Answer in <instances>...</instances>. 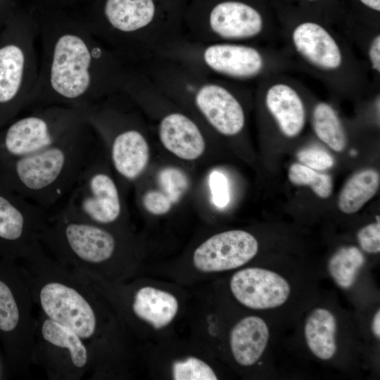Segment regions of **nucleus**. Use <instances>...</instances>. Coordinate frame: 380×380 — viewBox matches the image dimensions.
<instances>
[{"mask_svg":"<svg viewBox=\"0 0 380 380\" xmlns=\"http://www.w3.org/2000/svg\"><path fill=\"white\" fill-rule=\"evenodd\" d=\"M38 34L39 72L29 108H89L122 89L129 65L87 27H39Z\"/></svg>","mask_w":380,"mask_h":380,"instance_id":"1","label":"nucleus"},{"mask_svg":"<svg viewBox=\"0 0 380 380\" xmlns=\"http://www.w3.org/2000/svg\"><path fill=\"white\" fill-rule=\"evenodd\" d=\"M99 137L87 120L50 146L0 163V184L48 213L66 198L97 154Z\"/></svg>","mask_w":380,"mask_h":380,"instance_id":"2","label":"nucleus"},{"mask_svg":"<svg viewBox=\"0 0 380 380\" xmlns=\"http://www.w3.org/2000/svg\"><path fill=\"white\" fill-rule=\"evenodd\" d=\"M185 0H105L102 18L87 26L129 65L156 57L185 37Z\"/></svg>","mask_w":380,"mask_h":380,"instance_id":"3","label":"nucleus"},{"mask_svg":"<svg viewBox=\"0 0 380 380\" xmlns=\"http://www.w3.org/2000/svg\"><path fill=\"white\" fill-rule=\"evenodd\" d=\"M331 25L311 18L281 20V48L294 69L336 95L360 97L372 88L368 73L348 42Z\"/></svg>","mask_w":380,"mask_h":380,"instance_id":"4","label":"nucleus"},{"mask_svg":"<svg viewBox=\"0 0 380 380\" xmlns=\"http://www.w3.org/2000/svg\"><path fill=\"white\" fill-rule=\"evenodd\" d=\"M143 70L166 96L174 102L192 108L220 135L235 137L245 128L243 99L250 94L248 85L213 77L165 57L148 61Z\"/></svg>","mask_w":380,"mask_h":380,"instance_id":"5","label":"nucleus"},{"mask_svg":"<svg viewBox=\"0 0 380 380\" xmlns=\"http://www.w3.org/2000/svg\"><path fill=\"white\" fill-rule=\"evenodd\" d=\"M158 56L184 63L215 77L247 85L294 69L281 47L253 43L198 42L184 37Z\"/></svg>","mask_w":380,"mask_h":380,"instance_id":"6","label":"nucleus"},{"mask_svg":"<svg viewBox=\"0 0 380 380\" xmlns=\"http://www.w3.org/2000/svg\"><path fill=\"white\" fill-rule=\"evenodd\" d=\"M185 37L198 42H232L277 46L279 25L247 0H191L184 15Z\"/></svg>","mask_w":380,"mask_h":380,"instance_id":"7","label":"nucleus"},{"mask_svg":"<svg viewBox=\"0 0 380 380\" xmlns=\"http://www.w3.org/2000/svg\"><path fill=\"white\" fill-rule=\"evenodd\" d=\"M87 108L61 105L36 106L0 131V163L37 153L87 120Z\"/></svg>","mask_w":380,"mask_h":380,"instance_id":"8","label":"nucleus"},{"mask_svg":"<svg viewBox=\"0 0 380 380\" xmlns=\"http://www.w3.org/2000/svg\"><path fill=\"white\" fill-rule=\"evenodd\" d=\"M119 91L87 109V119L99 137L108 142L110 160L122 179L134 181L146 169L149 145L120 105Z\"/></svg>","mask_w":380,"mask_h":380,"instance_id":"9","label":"nucleus"},{"mask_svg":"<svg viewBox=\"0 0 380 380\" xmlns=\"http://www.w3.org/2000/svg\"><path fill=\"white\" fill-rule=\"evenodd\" d=\"M105 167L99 156L94 158L49 216L99 226L117 222L122 214V201L115 181Z\"/></svg>","mask_w":380,"mask_h":380,"instance_id":"10","label":"nucleus"},{"mask_svg":"<svg viewBox=\"0 0 380 380\" xmlns=\"http://www.w3.org/2000/svg\"><path fill=\"white\" fill-rule=\"evenodd\" d=\"M39 65L37 27L23 45L10 43L0 48V127L20 111L29 108Z\"/></svg>","mask_w":380,"mask_h":380,"instance_id":"11","label":"nucleus"},{"mask_svg":"<svg viewBox=\"0 0 380 380\" xmlns=\"http://www.w3.org/2000/svg\"><path fill=\"white\" fill-rule=\"evenodd\" d=\"M255 85L256 95L280 133L289 139L300 135L306 124L308 88L286 73L272 75Z\"/></svg>","mask_w":380,"mask_h":380,"instance_id":"12","label":"nucleus"},{"mask_svg":"<svg viewBox=\"0 0 380 380\" xmlns=\"http://www.w3.org/2000/svg\"><path fill=\"white\" fill-rule=\"evenodd\" d=\"M258 242L253 235L239 229L215 234L194 251L193 263L204 272L236 269L258 253Z\"/></svg>","mask_w":380,"mask_h":380,"instance_id":"13","label":"nucleus"},{"mask_svg":"<svg viewBox=\"0 0 380 380\" xmlns=\"http://www.w3.org/2000/svg\"><path fill=\"white\" fill-rule=\"evenodd\" d=\"M229 288L239 303L253 310L279 308L291 293V286L282 275L258 267L236 272L230 279Z\"/></svg>","mask_w":380,"mask_h":380,"instance_id":"14","label":"nucleus"},{"mask_svg":"<svg viewBox=\"0 0 380 380\" xmlns=\"http://www.w3.org/2000/svg\"><path fill=\"white\" fill-rule=\"evenodd\" d=\"M41 305L49 319L89 338L94 332L96 317L85 298L76 290L61 283H49L40 291Z\"/></svg>","mask_w":380,"mask_h":380,"instance_id":"15","label":"nucleus"},{"mask_svg":"<svg viewBox=\"0 0 380 380\" xmlns=\"http://www.w3.org/2000/svg\"><path fill=\"white\" fill-rule=\"evenodd\" d=\"M157 131L162 145L181 159L196 160L205 151L206 143L201 128L191 115L179 109L161 113Z\"/></svg>","mask_w":380,"mask_h":380,"instance_id":"16","label":"nucleus"},{"mask_svg":"<svg viewBox=\"0 0 380 380\" xmlns=\"http://www.w3.org/2000/svg\"><path fill=\"white\" fill-rule=\"evenodd\" d=\"M48 218L44 209L0 184V248L20 244L30 228Z\"/></svg>","mask_w":380,"mask_h":380,"instance_id":"17","label":"nucleus"},{"mask_svg":"<svg viewBox=\"0 0 380 380\" xmlns=\"http://www.w3.org/2000/svg\"><path fill=\"white\" fill-rule=\"evenodd\" d=\"M64 243L78 258L91 263L110 259L116 249L114 236L99 225L56 217Z\"/></svg>","mask_w":380,"mask_h":380,"instance_id":"18","label":"nucleus"},{"mask_svg":"<svg viewBox=\"0 0 380 380\" xmlns=\"http://www.w3.org/2000/svg\"><path fill=\"white\" fill-rule=\"evenodd\" d=\"M270 340L266 322L255 315L245 317L232 329L229 346L235 361L243 367L255 365L262 357Z\"/></svg>","mask_w":380,"mask_h":380,"instance_id":"19","label":"nucleus"},{"mask_svg":"<svg viewBox=\"0 0 380 380\" xmlns=\"http://www.w3.org/2000/svg\"><path fill=\"white\" fill-rule=\"evenodd\" d=\"M338 323L331 310L323 307L314 308L305 319L304 338L312 355L317 359L331 360L337 352Z\"/></svg>","mask_w":380,"mask_h":380,"instance_id":"20","label":"nucleus"},{"mask_svg":"<svg viewBox=\"0 0 380 380\" xmlns=\"http://www.w3.org/2000/svg\"><path fill=\"white\" fill-rule=\"evenodd\" d=\"M132 309L138 317L159 329L174 319L179 303L176 297L167 291L144 286L136 293Z\"/></svg>","mask_w":380,"mask_h":380,"instance_id":"21","label":"nucleus"},{"mask_svg":"<svg viewBox=\"0 0 380 380\" xmlns=\"http://www.w3.org/2000/svg\"><path fill=\"white\" fill-rule=\"evenodd\" d=\"M346 26L339 30L365 68L373 88L380 87V27L367 25Z\"/></svg>","mask_w":380,"mask_h":380,"instance_id":"22","label":"nucleus"},{"mask_svg":"<svg viewBox=\"0 0 380 380\" xmlns=\"http://www.w3.org/2000/svg\"><path fill=\"white\" fill-rule=\"evenodd\" d=\"M311 124L317 137L331 149L341 152L346 148V130L332 104L324 101L315 102L311 110Z\"/></svg>","mask_w":380,"mask_h":380,"instance_id":"23","label":"nucleus"},{"mask_svg":"<svg viewBox=\"0 0 380 380\" xmlns=\"http://www.w3.org/2000/svg\"><path fill=\"white\" fill-rule=\"evenodd\" d=\"M380 184L379 172L372 168L354 173L343 185L338 198L339 210L346 214H353L372 198Z\"/></svg>","mask_w":380,"mask_h":380,"instance_id":"24","label":"nucleus"},{"mask_svg":"<svg viewBox=\"0 0 380 380\" xmlns=\"http://www.w3.org/2000/svg\"><path fill=\"white\" fill-rule=\"evenodd\" d=\"M365 263V257L360 249L354 246H343L331 256L328 261V272L338 286L349 289Z\"/></svg>","mask_w":380,"mask_h":380,"instance_id":"25","label":"nucleus"},{"mask_svg":"<svg viewBox=\"0 0 380 380\" xmlns=\"http://www.w3.org/2000/svg\"><path fill=\"white\" fill-rule=\"evenodd\" d=\"M42 334L44 338L53 345L68 348L75 366L82 367L85 365L87 350L80 337L72 330L49 319L44 322Z\"/></svg>","mask_w":380,"mask_h":380,"instance_id":"26","label":"nucleus"},{"mask_svg":"<svg viewBox=\"0 0 380 380\" xmlns=\"http://www.w3.org/2000/svg\"><path fill=\"white\" fill-rule=\"evenodd\" d=\"M288 177L291 183L311 188L319 198H329L333 190L330 175L321 173L301 163H293L289 170Z\"/></svg>","mask_w":380,"mask_h":380,"instance_id":"27","label":"nucleus"},{"mask_svg":"<svg viewBox=\"0 0 380 380\" xmlns=\"http://www.w3.org/2000/svg\"><path fill=\"white\" fill-rule=\"evenodd\" d=\"M175 380H216L217 376L209 365L196 357L174 362L172 367Z\"/></svg>","mask_w":380,"mask_h":380,"instance_id":"28","label":"nucleus"},{"mask_svg":"<svg viewBox=\"0 0 380 380\" xmlns=\"http://www.w3.org/2000/svg\"><path fill=\"white\" fill-rule=\"evenodd\" d=\"M161 191L167 194L173 203L179 201L189 186L186 175L176 167H166L158 175Z\"/></svg>","mask_w":380,"mask_h":380,"instance_id":"29","label":"nucleus"},{"mask_svg":"<svg viewBox=\"0 0 380 380\" xmlns=\"http://www.w3.org/2000/svg\"><path fill=\"white\" fill-rule=\"evenodd\" d=\"M19 321V310L9 287L0 281V329L11 331Z\"/></svg>","mask_w":380,"mask_h":380,"instance_id":"30","label":"nucleus"},{"mask_svg":"<svg viewBox=\"0 0 380 380\" xmlns=\"http://www.w3.org/2000/svg\"><path fill=\"white\" fill-rule=\"evenodd\" d=\"M301 164L317 171L330 169L334 164L333 156L327 151L317 146L302 148L297 153Z\"/></svg>","mask_w":380,"mask_h":380,"instance_id":"31","label":"nucleus"},{"mask_svg":"<svg viewBox=\"0 0 380 380\" xmlns=\"http://www.w3.org/2000/svg\"><path fill=\"white\" fill-rule=\"evenodd\" d=\"M362 250L367 253L377 254L380 251V222L376 216L375 222L362 227L357 234Z\"/></svg>","mask_w":380,"mask_h":380,"instance_id":"32","label":"nucleus"},{"mask_svg":"<svg viewBox=\"0 0 380 380\" xmlns=\"http://www.w3.org/2000/svg\"><path fill=\"white\" fill-rule=\"evenodd\" d=\"M141 203L146 211L155 215L167 213L174 204L161 190L147 191L142 196Z\"/></svg>","mask_w":380,"mask_h":380,"instance_id":"33","label":"nucleus"},{"mask_svg":"<svg viewBox=\"0 0 380 380\" xmlns=\"http://www.w3.org/2000/svg\"><path fill=\"white\" fill-rule=\"evenodd\" d=\"M209 186L214 205L219 208L226 207L230 200L228 180L226 176L219 171L212 172L209 176Z\"/></svg>","mask_w":380,"mask_h":380,"instance_id":"34","label":"nucleus"},{"mask_svg":"<svg viewBox=\"0 0 380 380\" xmlns=\"http://www.w3.org/2000/svg\"><path fill=\"white\" fill-rule=\"evenodd\" d=\"M371 329L373 335L378 339L380 338V310L378 309L372 317Z\"/></svg>","mask_w":380,"mask_h":380,"instance_id":"35","label":"nucleus"},{"mask_svg":"<svg viewBox=\"0 0 380 380\" xmlns=\"http://www.w3.org/2000/svg\"><path fill=\"white\" fill-rule=\"evenodd\" d=\"M367 8L379 14L380 11V0H358Z\"/></svg>","mask_w":380,"mask_h":380,"instance_id":"36","label":"nucleus"},{"mask_svg":"<svg viewBox=\"0 0 380 380\" xmlns=\"http://www.w3.org/2000/svg\"><path fill=\"white\" fill-rule=\"evenodd\" d=\"M303 1H308V2H315V1H317L319 0H303Z\"/></svg>","mask_w":380,"mask_h":380,"instance_id":"37","label":"nucleus"}]
</instances>
